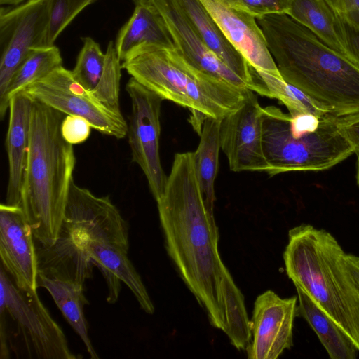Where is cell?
Listing matches in <instances>:
<instances>
[{"instance_id":"9","label":"cell","mask_w":359,"mask_h":359,"mask_svg":"<svg viewBox=\"0 0 359 359\" xmlns=\"http://www.w3.org/2000/svg\"><path fill=\"white\" fill-rule=\"evenodd\" d=\"M126 90L132 105L127 134L132 159L142 170L157 201L163 193L168 177L159 153L161 108L164 100L132 77Z\"/></svg>"},{"instance_id":"3","label":"cell","mask_w":359,"mask_h":359,"mask_svg":"<svg viewBox=\"0 0 359 359\" xmlns=\"http://www.w3.org/2000/svg\"><path fill=\"white\" fill-rule=\"evenodd\" d=\"M64 114L34 100L19 207L43 247L60 232L76 163L73 145L61 135Z\"/></svg>"},{"instance_id":"6","label":"cell","mask_w":359,"mask_h":359,"mask_svg":"<svg viewBox=\"0 0 359 359\" xmlns=\"http://www.w3.org/2000/svg\"><path fill=\"white\" fill-rule=\"evenodd\" d=\"M262 147L270 176L327 170L354 153L337 116H291L274 106L262 108Z\"/></svg>"},{"instance_id":"11","label":"cell","mask_w":359,"mask_h":359,"mask_svg":"<svg viewBox=\"0 0 359 359\" xmlns=\"http://www.w3.org/2000/svg\"><path fill=\"white\" fill-rule=\"evenodd\" d=\"M62 227L90 241L110 243L127 251L128 226L108 196H97L72 181Z\"/></svg>"},{"instance_id":"16","label":"cell","mask_w":359,"mask_h":359,"mask_svg":"<svg viewBox=\"0 0 359 359\" xmlns=\"http://www.w3.org/2000/svg\"><path fill=\"white\" fill-rule=\"evenodd\" d=\"M161 14L177 51L198 69L240 88L247 82L226 65L192 27L177 0H151Z\"/></svg>"},{"instance_id":"8","label":"cell","mask_w":359,"mask_h":359,"mask_svg":"<svg viewBox=\"0 0 359 359\" xmlns=\"http://www.w3.org/2000/svg\"><path fill=\"white\" fill-rule=\"evenodd\" d=\"M23 92L66 115L84 118L102 134L117 139L124 138L128 134V123L121 112L98 100L74 79L72 71L62 65Z\"/></svg>"},{"instance_id":"22","label":"cell","mask_w":359,"mask_h":359,"mask_svg":"<svg viewBox=\"0 0 359 359\" xmlns=\"http://www.w3.org/2000/svg\"><path fill=\"white\" fill-rule=\"evenodd\" d=\"M297 315L318 336L331 359H355L358 350L348 334L297 285Z\"/></svg>"},{"instance_id":"31","label":"cell","mask_w":359,"mask_h":359,"mask_svg":"<svg viewBox=\"0 0 359 359\" xmlns=\"http://www.w3.org/2000/svg\"><path fill=\"white\" fill-rule=\"evenodd\" d=\"M96 0H50L46 46L54 45L63 30L85 8Z\"/></svg>"},{"instance_id":"13","label":"cell","mask_w":359,"mask_h":359,"mask_svg":"<svg viewBox=\"0 0 359 359\" xmlns=\"http://www.w3.org/2000/svg\"><path fill=\"white\" fill-rule=\"evenodd\" d=\"M297 297L281 298L272 290L259 295L250 321L252 338L246 348L250 359H276L293 345Z\"/></svg>"},{"instance_id":"40","label":"cell","mask_w":359,"mask_h":359,"mask_svg":"<svg viewBox=\"0 0 359 359\" xmlns=\"http://www.w3.org/2000/svg\"><path fill=\"white\" fill-rule=\"evenodd\" d=\"M353 259H355V261L359 264V257H357V256H355V255H353Z\"/></svg>"},{"instance_id":"30","label":"cell","mask_w":359,"mask_h":359,"mask_svg":"<svg viewBox=\"0 0 359 359\" xmlns=\"http://www.w3.org/2000/svg\"><path fill=\"white\" fill-rule=\"evenodd\" d=\"M105 55L102 76L92 94L108 107L121 111L119 93L122 66L112 41L107 45Z\"/></svg>"},{"instance_id":"37","label":"cell","mask_w":359,"mask_h":359,"mask_svg":"<svg viewBox=\"0 0 359 359\" xmlns=\"http://www.w3.org/2000/svg\"><path fill=\"white\" fill-rule=\"evenodd\" d=\"M330 4L339 11L359 10V0H327Z\"/></svg>"},{"instance_id":"4","label":"cell","mask_w":359,"mask_h":359,"mask_svg":"<svg viewBox=\"0 0 359 359\" xmlns=\"http://www.w3.org/2000/svg\"><path fill=\"white\" fill-rule=\"evenodd\" d=\"M345 252L328 231L310 224L290 230L283 253L287 276L351 339L359 351V292Z\"/></svg>"},{"instance_id":"26","label":"cell","mask_w":359,"mask_h":359,"mask_svg":"<svg viewBox=\"0 0 359 359\" xmlns=\"http://www.w3.org/2000/svg\"><path fill=\"white\" fill-rule=\"evenodd\" d=\"M62 65L60 49L55 45L33 48L13 76L4 102L0 104V116L4 118L11 99L28 86L43 79Z\"/></svg>"},{"instance_id":"27","label":"cell","mask_w":359,"mask_h":359,"mask_svg":"<svg viewBox=\"0 0 359 359\" xmlns=\"http://www.w3.org/2000/svg\"><path fill=\"white\" fill-rule=\"evenodd\" d=\"M222 290L226 316V327L224 332L236 349L245 350L252 338L250 321L244 297L228 269L224 273Z\"/></svg>"},{"instance_id":"17","label":"cell","mask_w":359,"mask_h":359,"mask_svg":"<svg viewBox=\"0 0 359 359\" xmlns=\"http://www.w3.org/2000/svg\"><path fill=\"white\" fill-rule=\"evenodd\" d=\"M69 232L86 250L104 276L108 287L109 303L114 304L118 300L121 282H123L134 294L141 309L148 314L154 313V306L139 273L128 257L127 250L110 243L85 239Z\"/></svg>"},{"instance_id":"2","label":"cell","mask_w":359,"mask_h":359,"mask_svg":"<svg viewBox=\"0 0 359 359\" xmlns=\"http://www.w3.org/2000/svg\"><path fill=\"white\" fill-rule=\"evenodd\" d=\"M283 79L329 114L359 112V66L286 13L256 18Z\"/></svg>"},{"instance_id":"7","label":"cell","mask_w":359,"mask_h":359,"mask_svg":"<svg viewBox=\"0 0 359 359\" xmlns=\"http://www.w3.org/2000/svg\"><path fill=\"white\" fill-rule=\"evenodd\" d=\"M0 358L10 350L29 358L74 359L62 329L36 290L18 287L0 267Z\"/></svg>"},{"instance_id":"38","label":"cell","mask_w":359,"mask_h":359,"mask_svg":"<svg viewBox=\"0 0 359 359\" xmlns=\"http://www.w3.org/2000/svg\"><path fill=\"white\" fill-rule=\"evenodd\" d=\"M29 0H0V4L1 6L3 5H11V6H17L20 4H22Z\"/></svg>"},{"instance_id":"24","label":"cell","mask_w":359,"mask_h":359,"mask_svg":"<svg viewBox=\"0 0 359 359\" xmlns=\"http://www.w3.org/2000/svg\"><path fill=\"white\" fill-rule=\"evenodd\" d=\"M38 286L46 289L64 317L80 337L92 359H97L88 333L83 308L88 304L83 293V285L38 275Z\"/></svg>"},{"instance_id":"15","label":"cell","mask_w":359,"mask_h":359,"mask_svg":"<svg viewBox=\"0 0 359 359\" xmlns=\"http://www.w3.org/2000/svg\"><path fill=\"white\" fill-rule=\"evenodd\" d=\"M225 37L255 70L283 78L256 18L225 0H201Z\"/></svg>"},{"instance_id":"25","label":"cell","mask_w":359,"mask_h":359,"mask_svg":"<svg viewBox=\"0 0 359 359\" xmlns=\"http://www.w3.org/2000/svg\"><path fill=\"white\" fill-rule=\"evenodd\" d=\"M286 14L309 29L331 48L348 57L334 11L327 0H288Z\"/></svg>"},{"instance_id":"33","label":"cell","mask_w":359,"mask_h":359,"mask_svg":"<svg viewBox=\"0 0 359 359\" xmlns=\"http://www.w3.org/2000/svg\"><path fill=\"white\" fill-rule=\"evenodd\" d=\"M230 5L258 18L273 13H287L288 0H225Z\"/></svg>"},{"instance_id":"32","label":"cell","mask_w":359,"mask_h":359,"mask_svg":"<svg viewBox=\"0 0 359 359\" xmlns=\"http://www.w3.org/2000/svg\"><path fill=\"white\" fill-rule=\"evenodd\" d=\"M331 7L348 56L359 66V10L343 12Z\"/></svg>"},{"instance_id":"36","label":"cell","mask_w":359,"mask_h":359,"mask_svg":"<svg viewBox=\"0 0 359 359\" xmlns=\"http://www.w3.org/2000/svg\"><path fill=\"white\" fill-rule=\"evenodd\" d=\"M345 264L354 285L359 292V264L355 261L353 255L346 254Z\"/></svg>"},{"instance_id":"23","label":"cell","mask_w":359,"mask_h":359,"mask_svg":"<svg viewBox=\"0 0 359 359\" xmlns=\"http://www.w3.org/2000/svg\"><path fill=\"white\" fill-rule=\"evenodd\" d=\"M221 121L212 117L204 119L199 133V144L193 152L195 172L203 198L208 212L212 216L215 201V182L221 149Z\"/></svg>"},{"instance_id":"10","label":"cell","mask_w":359,"mask_h":359,"mask_svg":"<svg viewBox=\"0 0 359 359\" xmlns=\"http://www.w3.org/2000/svg\"><path fill=\"white\" fill-rule=\"evenodd\" d=\"M50 0H29L0 12V104L15 73L37 47L46 46Z\"/></svg>"},{"instance_id":"29","label":"cell","mask_w":359,"mask_h":359,"mask_svg":"<svg viewBox=\"0 0 359 359\" xmlns=\"http://www.w3.org/2000/svg\"><path fill=\"white\" fill-rule=\"evenodd\" d=\"M82 41L83 46L72 72L74 79L92 93L102 76L106 55L93 38L84 37Z\"/></svg>"},{"instance_id":"20","label":"cell","mask_w":359,"mask_h":359,"mask_svg":"<svg viewBox=\"0 0 359 359\" xmlns=\"http://www.w3.org/2000/svg\"><path fill=\"white\" fill-rule=\"evenodd\" d=\"M134 4L133 13L120 29L114 43L121 63L143 46L175 49L164 19L151 0H134Z\"/></svg>"},{"instance_id":"21","label":"cell","mask_w":359,"mask_h":359,"mask_svg":"<svg viewBox=\"0 0 359 359\" xmlns=\"http://www.w3.org/2000/svg\"><path fill=\"white\" fill-rule=\"evenodd\" d=\"M38 275L84 285L95 266L86 250L69 231L61 228L50 246H36Z\"/></svg>"},{"instance_id":"19","label":"cell","mask_w":359,"mask_h":359,"mask_svg":"<svg viewBox=\"0 0 359 359\" xmlns=\"http://www.w3.org/2000/svg\"><path fill=\"white\" fill-rule=\"evenodd\" d=\"M34 100L26 93L13 96L9 102V121L6 146L8 159V182L6 203L20 205V192L29 145Z\"/></svg>"},{"instance_id":"14","label":"cell","mask_w":359,"mask_h":359,"mask_svg":"<svg viewBox=\"0 0 359 359\" xmlns=\"http://www.w3.org/2000/svg\"><path fill=\"white\" fill-rule=\"evenodd\" d=\"M30 225L17 205H0L1 266L13 283L24 290H36V246Z\"/></svg>"},{"instance_id":"5","label":"cell","mask_w":359,"mask_h":359,"mask_svg":"<svg viewBox=\"0 0 359 359\" xmlns=\"http://www.w3.org/2000/svg\"><path fill=\"white\" fill-rule=\"evenodd\" d=\"M121 66L140 84L193 115L222 119L238 109L251 91L198 69L175 48L143 46Z\"/></svg>"},{"instance_id":"39","label":"cell","mask_w":359,"mask_h":359,"mask_svg":"<svg viewBox=\"0 0 359 359\" xmlns=\"http://www.w3.org/2000/svg\"><path fill=\"white\" fill-rule=\"evenodd\" d=\"M357 156V182L359 185V151L355 152Z\"/></svg>"},{"instance_id":"28","label":"cell","mask_w":359,"mask_h":359,"mask_svg":"<svg viewBox=\"0 0 359 359\" xmlns=\"http://www.w3.org/2000/svg\"><path fill=\"white\" fill-rule=\"evenodd\" d=\"M266 85L269 98L277 99L283 104L291 116L311 114L318 116L330 114L299 88L283 78L266 72L255 70Z\"/></svg>"},{"instance_id":"12","label":"cell","mask_w":359,"mask_h":359,"mask_svg":"<svg viewBox=\"0 0 359 359\" xmlns=\"http://www.w3.org/2000/svg\"><path fill=\"white\" fill-rule=\"evenodd\" d=\"M250 91L243 104L221 121V149L233 172L268 170L262 147V108Z\"/></svg>"},{"instance_id":"34","label":"cell","mask_w":359,"mask_h":359,"mask_svg":"<svg viewBox=\"0 0 359 359\" xmlns=\"http://www.w3.org/2000/svg\"><path fill=\"white\" fill-rule=\"evenodd\" d=\"M91 125L84 118L77 115H67L60 126L64 140L72 145L85 142L90 135Z\"/></svg>"},{"instance_id":"18","label":"cell","mask_w":359,"mask_h":359,"mask_svg":"<svg viewBox=\"0 0 359 359\" xmlns=\"http://www.w3.org/2000/svg\"><path fill=\"white\" fill-rule=\"evenodd\" d=\"M194 29L208 47L255 93L269 97V90L255 69L231 44L201 0H177Z\"/></svg>"},{"instance_id":"35","label":"cell","mask_w":359,"mask_h":359,"mask_svg":"<svg viewBox=\"0 0 359 359\" xmlns=\"http://www.w3.org/2000/svg\"><path fill=\"white\" fill-rule=\"evenodd\" d=\"M338 128L350 143L354 153L359 151V112L337 117Z\"/></svg>"},{"instance_id":"1","label":"cell","mask_w":359,"mask_h":359,"mask_svg":"<svg viewBox=\"0 0 359 359\" xmlns=\"http://www.w3.org/2000/svg\"><path fill=\"white\" fill-rule=\"evenodd\" d=\"M156 203L168 255L210 324L224 332L222 280L227 268L219 254L218 229L203 198L193 152L175 154Z\"/></svg>"}]
</instances>
